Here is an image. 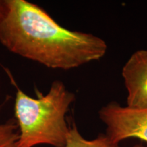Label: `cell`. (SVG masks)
<instances>
[{
	"label": "cell",
	"mask_w": 147,
	"mask_h": 147,
	"mask_svg": "<svg viewBox=\"0 0 147 147\" xmlns=\"http://www.w3.org/2000/svg\"><path fill=\"white\" fill-rule=\"evenodd\" d=\"M0 42L11 53L63 70L100 60L108 49L102 38L66 29L25 0H3Z\"/></svg>",
	"instance_id": "6da1fadb"
},
{
	"label": "cell",
	"mask_w": 147,
	"mask_h": 147,
	"mask_svg": "<svg viewBox=\"0 0 147 147\" xmlns=\"http://www.w3.org/2000/svg\"><path fill=\"white\" fill-rule=\"evenodd\" d=\"M15 87L14 115L19 131L15 147H65L69 129L66 114L76 99L74 93L59 80L53 82L47 94L36 89V98Z\"/></svg>",
	"instance_id": "7a4b0ae2"
},
{
	"label": "cell",
	"mask_w": 147,
	"mask_h": 147,
	"mask_svg": "<svg viewBox=\"0 0 147 147\" xmlns=\"http://www.w3.org/2000/svg\"><path fill=\"white\" fill-rule=\"evenodd\" d=\"M98 115L106 126L105 135L114 144L129 138L147 142V108L123 106L113 101L102 106Z\"/></svg>",
	"instance_id": "3957f363"
},
{
	"label": "cell",
	"mask_w": 147,
	"mask_h": 147,
	"mask_svg": "<svg viewBox=\"0 0 147 147\" xmlns=\"http://www.w3.org/2000/svg\"><path fill=\"white\" fill-rule=\"evenodd\" d=\"M127 91V106L147 108V50H138L132 54L122 69Z\"/></svg>",
	"instance_id": "277c9868"
},
{
	"label": "cell",
	"mask_w": 147,
	"mask_h": 147,
	"mask_svg": "<svg viewBox=\"0 0 147 147\" xmlns=\"http://www.w3.org/2000/svg\"><path fill=\"white\" fill-rule=\"evenodd\" d=\"M65 147H121L112 142L105 134H100L93 140H87L80 134L76 124L69 126Z\"/></svg>",
	"instance_id": "5b68a950"
},
{
	"label": "cell",
	"mask_w": 147,
	"mask_h": 147,
	"mask_svg": "<svg viewBox=\"0 0 147 147\" xmlns=\"http://www.w3.org/2000/svg\"><path fill=\"white\" fill-rule=\"evenodd\" d=\"M2 105H0L1 112ZM19 138L16 119H10L5 122L0 121V147H15Z\"/></svg>",
	"instance_id": "8992f818"
},
{
	"label": "cell",
	"mask_w": 147,
	"mask_h": 147,
	"mask_svg": "<svg viewBox=\"0 0 147 147\" xmlns=\"http://www.w3.org/2000/svg\"><path fill=\"white\" fill-rule=\"evenodd\" d=\"M2 5H3V0H0V15H1V10H2Z\"/></svg>",
	"instance_id": "52a82bcc"
},
{
	"label": "cell",
	"mask_w": 147,
	"mask_h": 147,
	"mask_svg": "<svg viewBox=\"0 0 147 147\" xmlns=\"http://www.w3.org/2000/svg\"><path fill=\"white\" fill-rule=\"evenodd\" d=\"M133 147H147V146H144V145H142L141 144H138L134 145Z\"/></svg>",
	"instance_id": "ba28073f"
}]
</instances>
